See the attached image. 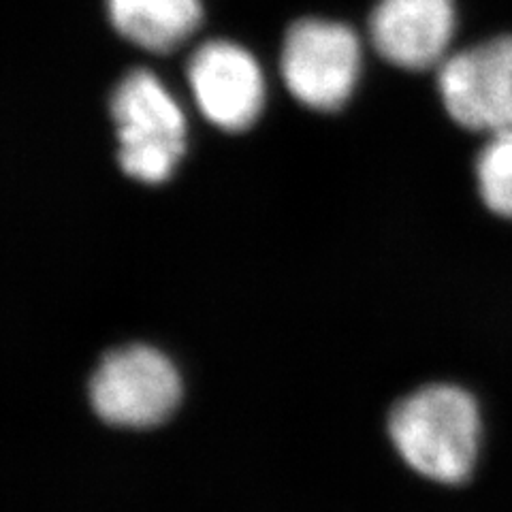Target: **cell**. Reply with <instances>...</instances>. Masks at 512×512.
Listing matches in <instances>:
<instances>
[{
  "mask_svg": "<svg viewBox=\"0 0 512 512\" xmlns=\"http://www.w3.org/2000/svg\"><path fill=\"white\" fill-rule=\"evenodd\" d=\"M399 455L425 478L459 485L470 478L480 448L476 399L455 384H431L408 395L391 414Z\"/></svg>",
  "mask_w": 512,
  "mask_h": 512,
  "instance_id": "cell-1",
  "label": "cell"
},
{
  "mask_svg": "<svg viewBox=\"0 0 512 512\" xmlns=\"http://www.w3.org/2000/svg\"><path fill=\"white\" fill-rule=\"evenodd\" d=\"M111 118L124 173L146 184L169 180L186 150V120L163 82L143 69L128 73L111 96Z\"/></svg>",
  "mask_w": 512,
  "mask_h": 512,
  "instance_id": "cell-2",
  "label": "cell"
},
{
  "mask_svg": "<svg viewBox=\"0 0 512 512\" xmlns=\"http://www.w3.org/2000/svg\"><path fill=\"white\" fill-rule=\"evenodd\" d=\"M182 395L173 363L150 346H126L103 357L90 380V399L103 421L120 427H154Z\"/></svg>",
  "mask_w": 512,
  "mask_h": 512,
  "instance_id": "cell-3",
  "label": "cell"
},
{
  "mask_svg": "<svg viewBox=\"0 0 512 512\" xmlns=\"http://www.w3.org/2000/svg\"><path fill=\"white\" fill-rule=\"evenodd\" d=\"M442 103L457 124L489 137L512 131V35L495 37L444 58Z\"/></svg>",
  "mask_w": 512,
  "mask_h": 512,
  "instance_id": "cell-4",
  "label": "cell"
},
{
  "mask_svg": "<svg viewBox=\"0 0 512 512\" xmlns=\"http://www.w3.org/2000/svg\"><path fill=\"white\" fill-rule=\"evenodd\" d=\"M361 64L359 41L348 26L301 20L282 47V77L295 99L320 111L342 107L355 90Z\"/></svg>",
  "mask_w": 512,
  "mask_h": 512,
  "instance_id": "cell-5",
  "label": "cell"
},
{
  "mask_svg": "<svg viewBox=\"0 0 512 512\" xmlns=\"http://www.w3.org/2000/svg\"><path fill=\"white\" fill-rule=\"evenodd\" d=\"M188 82L203 116L224 131H244L261 114V69L252 54L235 43L201 45L188 62Z\"/></svg>",
  "mask_w": 512,
  "mask_h": 512,
  "instance_id": "cell-6",
  "label": "cell"
},
{
  "mask_svg": "<svg viewBox=\"0 0 512 512\" xmlns=\"http://www.w3.org/2000/svg\"><path fill=\"white\" fill-rule=\"evenodd\" d=\"M370 35L376 52L395 67L423 71L442 64L455 35L453 0H380Z\"/></svg>",
  "mask_w": 512,
  "mask_h": 512,
  "instance_id": "cell-7",
  "label": "cell"
},
{
  "mask_svg": "<svg viewBox=\"0 0 512 512\" xmlns=\"http://www.w3.org/2000/svg\"><path fill=\"white\" fill-rule=\"evenodd\" d=\"M116 30L148 52L180 47L201 22L199 0H107Z\"/></svg>",
  "mask_w": 512,
  "mask_h": 512,
  "instance_id": "cell-8",
  "label": "cell"
},
{
  "mask_svg": "<svg viewBox=\"0 0 512 512\" xmlns=\"http://www.w3.org/2000/svg\"><path fill=\"white\" fill-rule=\"evenodd\" d=\"M476 180L489 210L512 220V131L493 135L480 150Z\"/></svg>",
  "mask_w": 512,
  "mask_h": 512,
  "instance_id": "cell-9",
  "label": "cell"
}]
</instances>
